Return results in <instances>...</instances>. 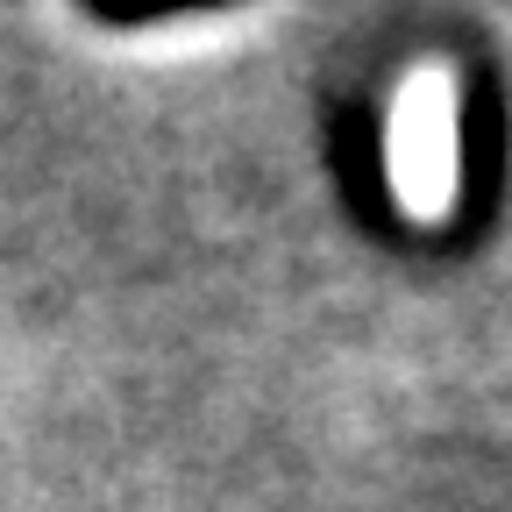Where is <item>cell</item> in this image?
<instances>
[{
	"label": "cell",
	"instance_id": "cell-1",
	"mask_svg": "<svg viewBox=\"0 0 512 512\" xmlns=\"http://www.w3.org/2000/svg\"><path fill=\"white\" fill-rule=\"evenodd\" d=\"M456 171H463L456 86L441 72H420L399 93V114H392V185L413 214H441L456 200Z\"/></svg>",
	"mask_w": 512,
	"mask_h": 512
}]
</instances>
